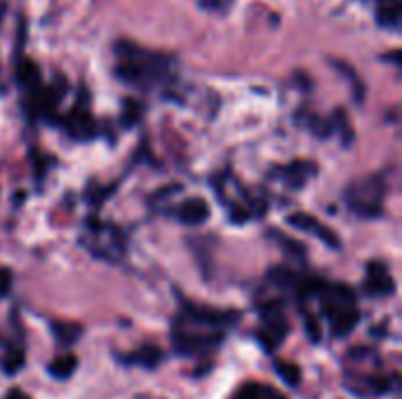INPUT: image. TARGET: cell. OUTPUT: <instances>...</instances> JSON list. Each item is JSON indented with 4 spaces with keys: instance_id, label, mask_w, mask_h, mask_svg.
Masks as SVG:
<instances>
[{
    "instance_id": "obj_1",
    "label": "cell",
    "mask_w": 402,
    "mask_h": 399,
    "mask_svg": "<svg viewBox=\"0 0 402 399\" xmlns=\"http://www.w3.org/2000/svg\"><path fill=\"white\" fill-rule=\"evenodd\" d=\"M116 55L120 57L116 66V75L127 85L151 87L153 82L163 80L167 75V57L153 55V52L137 47L132 43H118Z\"/></svg>"
},
{
    "instance_id": "obj_2",
    "label": "cell",
    "mask_w": 402,
    "mask_h": 399,
    "mask_svg": "<svg viewBox=\"0 0 402 399\" xmlns=\"http://www.w3.org/2000/svg\"><path fill=\"white\" fill-rule=\"evenodd\" d=\"M320 308L332 326L334 336H348L360 322V313L356 308V294L346 284H325L320 294Z\"/></svg>"
},
{
    "instance_id": "obj_3",
    "label": "cell",
    "mask_w": 402,
    "mask_h": 399,
    "mask_svg": "<svg viewBox=\"0 0 402 399\" xmlns=\"http://www.w3.org/2000/svg\"><path fill=\"white\" fill-rule=\"evenodd\" d=\"M386 190L388 186H386V181H383V176L374 174V176H365V178L353 181L351 186L346 188L344 198H346L348 210L356 212L358 216L376 219V216H381Z\"/></svg>"
},
{
    "instance_id": "obj_4",
    "label": "cell",
    "mask_w": 402,
    "mask_h": 399,
    "mask_svg": "<svg viewBox=\"0 0 402 399\" xmlns=\"http://www.w3.org/2000/svg\"><path fill=\"white\" fill-rule=\"evenodd\" d=\"M223 338V331L203 329V326L186 324L181 319H174L172 326V345L179 355H205L214 350Z\"/></svg>"
},
{
    "instance_id": "obj_5",
    "label": "cell",
    "mask_w": 402,
    "mask_h": 399,
    "mask_svg": "<svg viewBox=\"0 0 402 399\" xmlns=\"http://www.w3.org/2000/svg\"><path fill=\"white\" fill-rule=\"evenodd\" d=\"M176 319L186 322V324H193V326H203V329L221 331L223 326L238 324L240 313L238 310H214V308H205V306H196V303H191V301H184L181 313Z\"/></svg>"
},
{
    "instance_id": "obj_6",
    "label": "cell",
    "mask_w": 402,
    "mask_h": 399,
    "mask_svg": "<svg viewBox=\"0 0 402 399\" xmlns=\"http://www.w3.org/2000/svg\"><path fill=\"white\" fill-rule=\"evenodd\" d=\"M262 319H264V329L257 333V338L264 343V348L275 350L287 333V322H285V315H282L280 303L273 301L262 306Z\"/></svg>"
},
{
    "instance_id": "obj_7",
    "label": "cell",
    "mask_w": 402,
    "mask_h": 399,
    "mask_svg": "<svg viewBox=\"0 0 402 399\" xmlns=\"http://www.w3.org/2000/svg\"><path fill=\"white\" fill-rule=\"evenodd\" d=\"M365 291L369 296H393L395 294V279L386 263L372 261L367 268V279H365Z\"/></svg>"
},
{
    "instance_id": "obj_8",
    "label": "cell",
    "mask_w": 402,
    "mask_h": 399,
    "mask_svg": "<svg viewBox=\"0 0 402 399\" xmlns=\"http://www.w3.org/2000/svg\"><path fill=\"white\" fill-rule=\"evenodd\" d=\"M287 223L292 225V228H299V230H304V233L316 235L318 240H322L325 244H327V247H332V249H339L341 247L339 235H336L334 230L325 228V225L318 221V219L309 216V214H289Z\"/></svg>"
},
{
    "instance_id": "obj_9",
    "label": "cell",
    "mask_w": 402,
    "mask_h": 399,
    "mask_svg": "<svg viewBox=\"0 0 402 399\" xmlns=\"http://www.w3.org/2000/svg\"><path fill=\"white\" fill-rule=\"evenodd\" d=\"M59 104V92L52 87H43L33 89L31 97H28V111L31 115H40V118H52L55 115V109Z\"/></svg>"
},
{
    "instance_id": "obj_10",
    "label": "cell",
    "mask_w": 402,
    "mask_h": 399,
    "mask_svg": "<svg viewBox=\"0 0 402 399\" xmlns=\"http://www.w3.org/2000/svg\"><path fill=\"white\" fill-rule=\"evenodd\" d=\"M66 129H68V134L71 136H75V139H92L94 136V120H92V115H90V111L85 109L82 104L75 106L73 111L68 113V118H66Z\"/></svg>"
},
{
    "instance_id": "obj_11",
    "label": "cell",
    "mask_w": 402,
    "mask_h": 399,
    "mask_svg": "<svg viewBox=\"0 0 402 399\" xmlns=\"http://www.w3.org/2000/svg\"><path fill=\"white\" fill-rule=\"evenodd\" d=\"M176 219L186 225H203L210 219V205L203 198H191L176 210Z\"/></svg>"
},
{
    "instance_id": "obj_12",
    "label": "cell",
    "mask_w": 402,
    "mask_h": 399,
    "mask_svg": "<svg viewBox=\"0 0 402 399\" xmlns=\"http://www.w3.org/2000/svg\"><path fill=\"white\" fill-rule=\"evenodd\" d=\"M122 362H125V364L144 366V369H156L163 362V353H161V348H158V345L146 343V345H141L137 353L122 357Z\"/></svg>"
},
{
    "instance_id": "obj_13",
    "label": "cell",
    "mask_w": 402,
    "mask_h": 399,
    "mask_svg": "<svg viewBox=\"0 0 402 399\" xmlns=\"http://www.w3.org/2000/svg\"><path fill=\"white\" fill-rule=\"evenodd\" d=\"M400 0H379L376 3V24L395 31L400 26Z\"/></svg>"
},
{
    "instance_id": "obj_14",
    "label": "cell",
    "mask_w": 402,
    "mask_h": 399,
    "mask_svg": "<svg viewBox=\"0 0 402 399\" xmlns=\"http://www.w3.org/2000/svg\"><path fill=\"white\" fill-rule=\"evenodd\" d=\"M233 399H287V397L282 395V392H277L275 388H271V385L245 383Z\"/></svg>"
},
{
    "instance_id": "obj_15",
    "label": "cell",
    "mask_w": 402,
    "mask_h": 399,
    "mask_svg": "<svg viewBox=\"0 0 402 399\" xmlns=\"http://www.w3.org/2000/svg\"><path fill=\"white\" fill-rule=\"evenodd\" d=\"M17 80H19V85L24 89H28V94H31L33 89L40 87V71L31 62V59H21L19 62V68H17Z\"/></svg>"
},
{
    "instance_id": "obj_16",
    "label": "cell",
    "mask_w": 402,
    "mask_h": 399,
    "mask_svg": "<svg viewBox=\"0 0 402 399\" xmlns=\"http://www.w3.org/2000/svg\"><path fill=\"white\" fill-rule=\"evenodd\" d=\"M52 333H55L57 343L62 345H73L80 338L82 326L75 322H52Z\"/></svg>"
},
{
    "instance_id": "obj_17",
    "label": "cell",
    "mask_w": 402,
    "mask_h": 399,
    "mask_svg": "<svg viewBox=\"0 0 402 399\" xmlns=\"http://www.w3.org/2000/svg\"><path fill=\"white\" fill-rule=\"evenodd\" d=\"M75 366H78V360H75L73 355H62L47 366V371H50V376H55L57 380H66L71 378V373L75 371Z\"/></svg>"
},
{
    "instance_id": "obj_18",
    "label": "cell",
    "mask_w": 402,
    "mask_h": 399,
    "mask_svg": "<svg viewBox=\"0 0 402 399\" xmlns=\"http://www.w3.org/2000/svg\"><path fill=\"white\" fill-rule=\"evenodd\" d=\"M332 64L336 66V71H339V73L348 75V80L353 82V99H356V104H363V97H365V87H363V82L358 80V75L353 73V68L348 66V64H344V62H332Z\"/></svg>"
},
{
    "instance_id": "obj_19",
    "label": "cell",
    "mask_w": 402,
    "mask_h": 399,
    "mask_svg": "<svg viewBox=\"0 0 402 399\" xmlns=\"http://www.w3.org/2000/svg\"><path fill=\"white\" fill-rule=\"evenodd\" d=\"M313 169V165H306V163H294L287 167V181L292 183V186H301V183L309 178Z\"/></svg>"
},
{
    "instance_id": "obj_20",
    "label": "cell",
    "mask_w": 402,
    "mask_h": 399,
    "mask_svg": "<svg viewBox=\"0 0 402 399\" xmlns=\"http://www.w3.org/2000/svg\"><path fill=\"white\" fill-rule=\"evenodd\" d=\"M275 371L280 373L282 380L289 385H299L301 380V371L297 364H292V362H275Z\"/></svg>"
},
{
    "instance_id": "obj_21",
    "label": "cell",
    "mask_w": 402,
    "mask_h": 399,
    "mask_svg": "<svg viewBox=\"0 0 402 399\" xmlns=\"http://www.w3.org/2000/svg\"><path fill=\"white\" fill-rule=\"evenodd\" d=\"M271 237H273L275 242H280L282 249H285L289 256H294V259H304V256H306L304 244H299V242H294V240H287V237L280 235V233H271Z\"/></svg>"
},
{
    "instance_id": "obj_22",
    "label": "cell",
    "mask_w": 402,
    "mask_h": 399,
    "mask_svg": "<svg viewBox=\"0 0 402 399\" xmlns=\"http://www.w3.org/2000/svg\"><path fill=\"white\" fill-rule=\"evenodd\" d=\"M24 362H26V355H24V350L19 348H15V350H10L8 357H5V373H17L19 369L24 366Z\"/></svg>"
},
{
    "instance_id": "obj_23",
    "label": "cell",
    "mask_w": 402,
    "mask_h": 399,
    "mask_svg": "<svg viewBox=\"0 0 402 399\" xmlns=\"http://www.w3.org/2000/svg\"><path fill=\"white\" fill-rule=\"evenodd\" d=\"M139 115H141V106L137 104V101L127 99L125 101V113H122V122H125L127 127H132V124L139 120Z\"/></svg>"
},
{
    "instance_id": "obj_24",
    "label": "cell",
    "mask_w": 402,
    "mask_h": 399,
    "mask_svg": "<svg viewBox=\"0 0 402 399\" xmlns=\"http://www.w3.org/2000/svg\"><path fill=\"white\" fill-rule=\"evenodd\" d=\"M306 333H311V341L313 343H318V341H320V336H322L320 326H318V322H316L313 315H306Z\"/></svg>"
},
{
    "instance_id": "obj_25",
    "label": "cell",
    "mask_w": 402,
    "mask_h": 399,
    "mask_svg": "<svg viewBox=\"0 0 402 399\" xmlns=\"http://www.w3.org/2000/svg\"><path fill=\"white\" fill-rule=\"evenodd\" d=\"M10 289H12V272L8 268H0V299L8 296Z\"/></svg>"
},
{
    "instance_id": "obj_26",
    "label": "cell",
    "mask_w": 402,
    "mask_h": 399,
    "mask_svg": "<svg viewBox=\"0 0 402 399\" xmlns=\"http://www.w3.org/2000/svg\"><path fill=\"white\" fill-rule=\"evenodd\" d=\"M233 3V0H203V5H207V8H214L219 12L228 10V5Z\"/></svg>"
},
{
    "instance_id": "obj_27",
    "label": "cell",
    "mask_w": 402,
    "mask_h": 399,
    "mask_svg": "<svg viewBox=\"0 0 402 399\" xmlns=\"http://www.w3.org/2000/svg\"><path fill=\"white\" fill-rule=\"evenodd\" d=\"M5 399H31V397H28L26 392H21V390H17V388H15V390H10V392H8V397H5Z\"/></svg>"
}]
</instances>
